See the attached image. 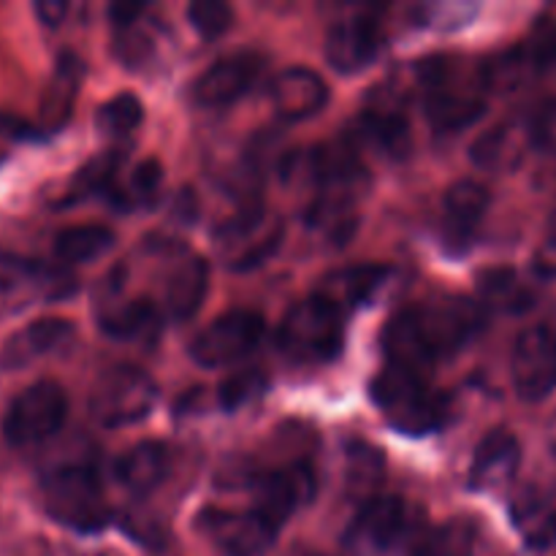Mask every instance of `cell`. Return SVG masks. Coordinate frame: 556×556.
Returning a JSON list of instances; mask_svg holds the SVG:
<instances>
[{"instance_id":"obj_1","label":"cell","mask_w":556,"mask_h":556,"mask_svg":"<svg viewBox=\"0 0 556 556\" xmlns=\"http://www.w3.org/2000/svg\"><path fill=\"white\" fill-rule=\"evenodd\" d=\"M372 400L391 424L405 434H427L448 421V396L427 386L424 375L386 364L372 378Z\"/></svg>"},{"instance_id":"obj_2","label":"cell","mask_w":556,"mask_h":556,"mask_svg":"<svg viewBox=\"0 0 556 556\" xmlns=\"http://www.w3.org/2000/svg\"><path fill=\"white\" fill-rule=\"evenodd\" d=\"M43 508L58 525L96 532L109 521V503L96 470L81 462L52 467L41 483Z\"/></svg>"},{"instance_id":"obj_3","label":"cell","mask_w":556,"mask_h":556,"mask_svg":"<svg viewBox=\"0 0 556 556\" xmlns=\"http://www.w3.org/2000/svg\"><path fill=\"white\" fill-rule=\"evenodd\" d=\"M345 342V320L318 293L291 304L277 331V345L291 362L320 364L334 358Z\"/></svg>"},{"instance_id":"obj_4","label":"cell","mask_w":556,"mask_h":556,"mask_svg":"<svg viewBox=\"0 0 556 556\" xmlns=\"http://www.w3.org/2000/svg\"><path fill=\"white\" fill-rule=\"evenodd\" d=\"M280 242L282 220L253 201L239 206L212 231V244H215L217 255L237 271H248L264 264L266 258L275 255Z\"/></svg>"},{"instance_id":"obj_5","label":"cell","mask_w":556,"mask_h":556,"mask_svg":"<svg viewBox=\"0 0 556 556\" xmlns=\"http://www.w3.org/2000/svg\"><path fill=\"white\" fill-rule=\"evenodd\" d=\"M68 416V396L54 380H38L14 396L3 416V434L16 448H33L63 429Z\"/></svg>"},{"instance_id":"obj_6","label":"cell","mask_w":556,"mask_h":556,"mask_svg":"<svg viewBox=\"0 0 556 556\" xmlns=\"http://www.w3.org/2000/svg\"><path fill=\"white\" fill-rule=\"evenodd\" d=\"M157 386L144 369L117 367L103 375L90 394V413L101 427H128L152 413Z\"/></svg>"},{"instance_id":"obj_7","label":"cell","mask_w":556,"mask_h":556,"mask_svg":"<svg viewBox=\"0 0 556 556\" xmlns=\"http://www.w3.org/2000/svg\"><path fill=\"white\" fill-rule=\"evenodd\" d=\"M421 85H424V106H427V119L443 134H456V130L470 128L476 119L486 112V96L483 87L462 85V81L448 79V68L440 63H421Z\"/></svg>"},{"instance_id":"obj_8","label":"cell","mask_w":556,"mask_h":556,"mask_svg":"<svg viewBox=\"0 0 556 556\" xmlns=\"http://www.w3.org/2000/svg\"><path fill=\"white\" fill-rule=\"evenodd\" d=\"M264 337V318L253 309H231L206 324L190 342V356L201 367H226L250 356Z\"/></svg>"},{"instance_id":"obj_9","label":"cell","mask_w":556,"mask_h":556,"mask_svg":"<svg viewBox=\"0 0 556 556\" xmlns=\"http://www.w3.org/2000/svg\"><path fill=\"white\" fill-rule=\"evenodd\" d=\"M510 375L521 400H546L556 389V331L548 326L521 331L510 356Z\"/></svg>"},{"instance_id":"obj_10","label":"cell","mask_w":556,"mask_h":556,"mask_svg":"<svg viewBox=\"0 0 556 556\" xmlns=\"http://www.w3.org/2000/svg\"><path fill=\"white\" fill-rule=\"evenodd\" d=\"M206 535L228 556H261L275 546L277 527L258 510H206Z\"/></svg>"},{"instance_id":"obj_11","label":"cell","mask_w":556,"mask_h":556,"mask_svg":"<svg viewBox=\"0 0 556 556\" xmlns=\"http://www.w3.org/2000/svg\"><path fill=\"white\" fill-rule=\"evenodd\" d=\"M418 318H421L424 329H427V337L438 358L445 356V353L459 351L486 324L483 307L470 302V299H445V302L421 304Z\"/></svg>"},{"instance_id":"obj_12","label":"cell","mask_w":556,"mask_h":556,"mask_svg":"<svg viewBox=\"0 0 556 556\" xmlns=\"http://www.w3.org/2000/svg\"><path fill=\"white\" fill-rule=\"evenodd\" d=\"M264 60L255 52H237L215 60L199 79L193 81V98L201 106L220 109L248 96L250 87L258 81Z\"/></svg>"},{"instance_id":"obj_13","label":"cell","mask_w":556,"mask_h":556,"mask_svg":"<svg viewBox=\"0 0 556 556\" xmlns=\"http://www.w3.org/2000/svg\"><path fill=\"white\" fill-rule=\"evenodd\" d=\"M383 47V30L372 16H345L326 33V60L340 74H358L367 68Z\"/></svg>"},{"instance_id":"obj_14","label":"cell","mask_w":556,"mask_h":556,"mask_svg":"<svg viewBox=\"0 0 556 556\" xmlns=\"http://www.w3.org/2000/svg\"><path fill=\"white\" fill-rule=\"evenodd\" d=\"M315 472L307 465H286L280 470H269L255 478V500H258V514L282 525L291 514H296L302 505L315 497Z\"/></svg>"},{"instance_id":"obj_15","label":"cell","mask_w":556,"mask_h":556,"mask_svg":"<svg viewBox=\"0 0 556 556\" xmlns=\"http://www.w3.org/2000/svg\"><path fill=\"white\" fill-rule=\"evenodd\" d=\"M410 530V510L400 497H369L353 521L351 541L367 552H389L405 541Z\"/></svg>"},{"instance_id":"obj_16","label":"cell","mask_w":556,"mask_h":556,"mask_svg":"<svg viewBox=\"0 0 556 556\" xmlns=\"http://www.w3.org/2000/svg\"><path fill=\"white\" fill-rule=\"evenodd\" d=\"M74 340V324L65 318H38L22 326L0 345V369H22L43 356L63 351Z\"/></svg>"},{"instance_id":"obj_17","label":"cell","mask_w":556,"mask_h":556,"mask_svg":"<svg viewBox=\"0 0 556 556\" xmlns=\"http://www.w3.org/2000/svg\"><path fill=\"white\" fill-rule=\"evenodd\" d=\"M269 101L277 117L288 119V123H299V119L313 117L326 106L329 87L315 71L293 65V68L280 71L269 81Z\"/></svg>"},{"instance_id":"obj_18","label":"cell","mask_w":556,"mask_h":556,"mask_svg":"<svg viewBox=\"0 0 556 556\" xmlns=\"http://www.w3.org/2000/svg\"><path fill=\"white\" fill-rule=\"evenodd\" d=\"M383 342L386 353H389V364L405 367L410 372L424 375L438 362V353H434L427 329H424L421 318H418V307L394 315L389 326H386Z\"/></svg>"},{"instance_id":"obj_19","label":"cell","mask_w":556,"mask_h":556,"mask_svg":"<svg viewBox=\"0 0 556 556\" xmlns=\"http://www.w3.org/2000/svg\"><path fill=\"white\" fill-rule=\"evenodd\" d=\"M386 277H389V269L383 264L345 266V269L329 271L320 280L318 296L326 299L331 307H337L345 315V309L369 302L378 293V288L386 282Z\"/></svg>"},{"instance_id":"obj_20","label":"cell","mask_w":556,"mask_h":556,"mask_svg":"<svg viewBox=\"0 0 556 556\" xmlns=\"http://www.w3.org/2000/svg\"><path fill=\"white\" fill-rule=\"evenodd\" d=\"M521 465V445L510 432L486 434L472 459V486L478 489H503L514 481Z\"/></svg>"},{"instance_id":"obj_21","label":"cell","mask_w":556,"mask_h":556,"mask_svg":"<svg viewBox=\"0 0 556 556\" xmlns=\"http://www.w3.org/2000/svg\"><path fill=\"white\" fill-rule=\"evenodd\" d=\"M210 291V264L199 255H188L172 269L166 282V309L174 320H190L204 304Z\"/></svg>"},{"instance_id":"obj_22","label":"cell","mask_w":556,"mask_h":556,"mask_svg":"<svg viewBox=\"0 0 556 556\" xmlns=\"http://www.w3.org/2000/svg\"><path fill=\"white\" fill-rule=\"evenodd\" d=\"M114 476H117V481L134 494L155 492L168 476L166 445L152 443V440L134 445V448H128L117 459V465H114Z\"/></svg>"},{"instance_id":"obj_23","label":"cell","mask_w":556,"mask_h":556,"mask_svg":"<svg viewBox=\"0 0 556 556\" xmlns=\"http://www.w3.org/2000/svg\"><path fill=\"white\" fill-rule=\"evenodd\" d=\"M510 516L527 546L548 548L556 541V500L546 492H525L514 503Z\"/></svg>"},{"instance_id":"obj_24","label":"cell","mask_w":556,"mask_h":556,"mask_svg":"<svg viewBox=\"0 0 556 556\" xmlns=\"http://www.w3.org/2000/svg\"><path fill=\"white\" fill-rule=\"evenodd\" d=\"M307 223L318 233H324L331 242L342 244L351 242L353 231L358 226V212L353 193H342V190H324V195L315 199V204L309 206Z\"/></svg>"},{"instance_id":"obj_25","label":"cell","mask_w":556,"mask_h":556,"mask_svg":"<svg viewBox=\"0 0 556 556\" xmlns=\"http://www.w3.org/2000/svg\"><path fill=\"white\" fill-rule=\"evenodd\" d=\"M157 326H161L157 309L144 299L109 302L106 307H101V329L117 340H150Z\"/></svg>"},{"instance_id":"obj_26","label":"cell","mask_w":556,"mask_h":556,"mask_svg":"<svg viewBox=\"0 0 556 556\" xmlns=\"http://www.w3.org/2000/svg\"><path fill=\"white\" fill-rule=\"evenodd\" d=\"M114 233L106 226L98 223H85V226H71L63 228L54 239V255L60 264L74 266V264H90V261L101 258L112 250Z\"/></svg>"},{"instance_id":"obj_27","label":"cell","mask_w":556,"mask_h":556,"mask_svg":"<svg viewBox=\"0 0 556 556\" xmlns=\"http://www.w3.org/2000/svg\"><path fill=\"white\" fill-rule=\"evenodd\" d=\"M81 81V63L74 54H63L58 60L52 81L41 98V119L47 128H60L68 119L71 106H74L76 90Z\"/></svg>"},{"instance_id":"obj_28","label":"cell","mask_w":556,"mask_h":556,"mask_svg":"<svg viewBox=\"0 0 556 556\" xmlns=\"http://www.w3.org/2000/svg\"><path fill=\"white\" fill-rule=\"evenodd\" d=\"M478 288L486 304L503 309V313H525L532 307L535 296H532L530 286L519 280L514 269L508 266H492L478 275Z\"/></svg>"},{"instance_id":"obj_29","label":"cell","mask_w":556,"mask_h":556,"mask_svg":"<svg viewBox=\"0 0 556 556\" xmlns=\"http://www.w3.org/2000/svg\"><path fill=\"white\" fill-rule=\"evenodd\" d=\"M489 190L476 179H462V182L451 185L445 193V217L456 231H470L483 220L489 210Z\"/></svg>"},{"instance_id":"obj_30","label":"cell","mask_w":556,"mask_h":556,"mask_svg":"<svg viewBox=\"0 0 556 556\" xmlns=\"http://www.w3.org/2000/svg\"><path fill=\"white\" fill-rule=\"evenodd\" d=\"M472 552H476L472 527L467 521H448L416 535L410 556H472Z\"/></svg>"},{"instance_id":"obj_31","label":"cell","mask_w":556,"mask_h":556,"mask_svg":"<svg viewBox=\"0 0 556 556\" xmlns=\"http://www.w3.org/2000/svg\"><path fill=\"white\" fill-rule=\"evenodd\" d=\"M144 119V106H141L139 98L134 92H119V96L109 98L101 109H98V130L112 139H119V136L134 134L136 128Z\"/></svg>"},{"instance_id":"obj_32","label":"cell","mask_w":556,"mask_h":556,"mask_svg":"<svg viewBox=\"0 0 556 556\" xmlns=\"http://www.w3.org/2000/svg\"><path fill=\"white\" fill-rule=\"evenodd\" d=\"M516 152H519V144H516L510 128L503 125V128L486 130V134L472 144V161L483 168H500L514 163Z\"/></svg>"},{"instance_id":"obj_33","label":"cell","mask_w":556,"mask_h":556,"mask_svg":"<svg viewBox=\"0 0 556 556\" xmlns=\"http://www.w3.org/2000/svg\"><path fill=\"white\" fill-rule=\"evenodd\" d=\"M188 20L204 38H217L233 25V11L220 0H195L188 5Z\"/></svg>"},{"instance_id":"obj_34","label":"cell","mask_w":556,"mask_h":556,"mask_svg":"<svg viewBox=\"0 0 556 556\" xmlns=\"http://www.w3.org/2000/svg\"><path fill=\"white\" fill-rule=\"evenodd\" d=\"M161 185H163L161 161H155V157H150V161H141L139 166L130 172L128 185H125V190H123L125 204L128 206L150 204V201L157 195V190H161Z\"/></svg>"},{"instance_id":"obj_35","label":"cell","mask_w":556,"mask_h":556,"mask_svg":"<svg viewBox=\"0 0 556 556\" xmlns=\"http://www.w3.org/2000/svg\"><path fill=\"white\" fill-rule=\"evenodd\" d=\"M266 389V378L258 369H244V372H233L231 378L223 380L220 386V405L228 410H237V407L248 405L250 400L261 394Z\"/></svg>"},{"instance_id":"obj_36","label":"cell","mask_w":556,"mask_h":556,"mask_svg":"<svg viewBox=\"0 0 556 556\" xmlns=\"http://www.w3.org/2000/svg\"><path fill=\"white\" fill-rule=\"evenodd\" d=\"M117 152H103V155L92 157V161L76 174V188H79V193H96V190L112 188L114 177H117Z\"/></svg>"},{"instance_id":"obj_37","label":"cell","mask_w":556,"mask_h":556,"mask_svg":"<svg viewBox=\"0 0 556 556\" xmlns=\"http://www.w3.org/2000/svg\"><path fill=\"white\" fill-rule=\"evenodd\" d=\"M527 136L535 147L546 152H556V98H548L532 112Z\"/></svg>"},{"instance_id":"obj_38","label":"cell","mask_w":556,"mask_h":556,"mask_svg":"<svg viewBox=\"0 0 556 556\" xmlns=\"http://www.w3.org/2000/svg\"><path fill=\"white\" fill-rule=\"evenodd\" d=\"M33 9H36V16L47 27H58L68 14V3H63V0H38Z\"/></svg>"},{"instance_id":"obj_39","label":"cell","mask_w":556,"mask_h":556,"mask_svg":"<svg viewBox=\"0 0 556 556\" xmlns=\"http://www.w3.org/2000/svg\"><path fill=\"white\" fill-rule=\"evenodd\" d=\"M109 14H112L114 27H117V30H123V27H134L136 22H139V16L144 14V5L117 3V5H112V11H109Z\"/></svg>"},{"instance_id":"obj_40","label":"cell","mask_w":556,"mask_h":556,"mask_svg":"<svg viewBox=\"0 0 556 556\" xmlns=\"http://www.w3.org/2000/svg\"><path fill=\"white\" fill-rule=\"evenodd\" d=\"M552 242H554V248H556V215H554V220H552Z\"/></svg>"},{"instance_id":"obj_41","label":"cell","mask_w":556,"mask_h":556,"mask_svg":"<svg viewBox=\"0 0 556 556\" xmlns=\"http://www.w3.org/2000/svg\"><path fill=\"white\" fill-rule=\"evenodd\" d=\"M552 440H554V448H556V427H554V434H552Z\"/></svg>"},{"instance_id":"obj_42","label":"cell","mask_w":556,"mask_h":556,"mask_svg":"<svg viewBox=\"0 0 556 556\" xmlns=\"http://www.w3.org/2000/svg\"><path fill=\"white\" fill-rule=\"evenodd\" d=\"M304 556H326V554H304Z\"/></svg>"}]
</instances>
